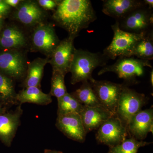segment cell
<instances>
[{"label": "cell", "instance_id": "27", "mask_svg": "<svg viewBox=\"0 0 153 153\" xmlns=\"http://www.w3.org/2000/svg\"><path fill=\"white\" fill-rule=\"evenodd\" d=\"M59 1L53 0H39L38 3L39 6L44 10H52L56 9Z\"/></svg>", "mask_w": 153, "mask_h": 153}, {"label": "cell", "instance_id": "2", "mask_svg": "<svg viewBox=\"0 0 153 153\" xmlns=\"http://www.w3.org/2000/svg\"><path fill=\"white\" fill-rule=\"evenodd\" d=\"M107 60L103 54L76 49L69 70L71 74V84L92 80L94 69L99 66H106Z\"/></svg>", "mask_w": 153, "mask_h": 153}, {"label": "cell", "instance_id": "28", "mask_svg": "<svg viewBox=\"0 0 153 153\" xmlns=\"http://www.w3.org/2000/svg\"><path fill=\"white\" fill-rule=\"evenodd\" d=\"M10 8L4 1L0 0V16L3 17L8 14Z\"/></svg>", "mask_w": 153, "mask_h": 153}, {"label": "cell", "instance_id": "11", "mask_svg": "<svg viewBox=\"0 0 153 153\" xmlns=\"http://www.w3.org/2000/svg\"><path fill=\"white\" fill-rule=\"evenodd\" d=\"M56 126L66 137L79 143H83L86 131L79 114H57Z\"/></svg>", "mask_w": 153, "mask_h": 153}, {"label": "cell", "instance_id": "31", "mask_svg": "<svg viewBox=\"0 0 153 153\" xmlns=\"http://www.w3.org/2000/svg\"><path fill=\"white\" fill-rule=\"evenodd\" d=\"M44 153H63L59 151H57L55 150H52L46 149L44 151Z\"/></svg>", "mask_w": 153, "mask_h": 153}, {"label": "cell", "instance_id": "3", "mask_svg": "<svg viewBox=\"0 0 153 153\" xmlns=\"http://www.w3.org/2000/svg\"><path fill=\"white\" fill-rule=\"evenodd\" d=\"M111 27L114 32L113 38L102 53L108 59L114 60L117 57H129L136 44L149 32L135 33L123 31L120 28L117 21Z\"/></svg>", "mask_w": 153, "mask_h": 153}, {"label": "cell", "instance_id": "15", "mask_svg": "<svg viewBox=\"0 0 153 153\" xmlns=\"http://www.w3.org/2000/svg\"><path fill=\"white\" fill-rule=\"evenodd\" d=\"M15 19L24 25L33 26L38 25L45 17V13L36 2L22 1L17 7Z\"/></svg>", "mask_w": 153, "mask_h": 153}, {"label": "cell", "instance_id": "6", "mask_svg": "<svg viewBox=\"0 0 153 153\" xmlns=\"http://www.w3.org/2000/svg\"><path fill=\"white\" fill-rule=\"evenodd\" d=\"M89 82L102 106L114 115H116L118 102L123 84L94 78Z\"/></svg>", "mask_w": 153, "mask_h": 153}, {"label": "cell", "instance_id": "8", "mask_svg": "<svg viewBox=\"0 0 153 153\" xmlns=\"http://www.w3.org/2000/svg\"><path fill=\"white\" fill-rule=\"evenodd\" d=\"M128 135L126 128L117 117L114 115L97 129L96 138L99 142L110 148L123 142Z\"/></svg>", "mask_w": 153, "mask_h": 153}, {"label": "cell", "instance_id": "32", "mask_svg": "<svg viewBox=\"0 0 153 153\" xmlns=\"http://www.w3.org/2000/svg\"><path fill=\"white\" fill-rule=\"evenodd\" d=\"M153 69L152 70V71L151 72L150 74V82L151 85H152V86L153 87Z\"/></svg>", "mask_w": 153, "mask_h": 153}, {"label": "cell", "instance_id": "30", "mask_svg": "<svg viewBox=\"0 0 153 153\" xmlns=\"http://www.w3.org/2000/svg\"><path fill=\"white\" fill-rule=\"evenodd\" d=\"M145 5L149 8L150 10H152L153 7V0H144L143 1Z\"/></svg>", "mask_w": 153, "mask_h": 153}, {"label": "cell", "instance_id": "34", "mask_svg": "<svg viewBox=\"0 0 153 153\" xmlns=\"http://www.w3.org/2000/svg\"><path fill=\"white\" fill-rule=\"evenodd\" d=\"M1 104H0V113L1 112Z\"/></svg>", "mask_w": 153, "mask_h": 153}, {"label": "cell", "instance_id": "18", "mask_svg": "<svg viewBox=\"0 0 153 153\" xmlns=\"http://www.w3.org/2000/svg\"><path fill=\"white\" fill-rule=\"evenodd\" d=\"M17 100L19 104L32 103L45 105L52 102V96L44 93L38 87L25 88L17 94Z\"/></svg>", "mask_w": 153, "mask_h": 153}, {"label": "cell", "instance_id": "4", "mask_svg": "<svg viewBox=\"0 0 153 153\" xmlns=\"http://www.w3.org/2000/svg\"><path fill=\"white\" fill-rule=\"evenodd\" d=\"M152 68L149 60H142L133 57H120L113 64L103 66L99 71V75L108 72H114L119 78L126 82H134L137 77L144 74L145 68Z\"/></svg>", "mask_w": 153, "mask_h": 153}, {"label": "cell", "instance_id": "29", "mask_svg": "<svg viewBox=\"0 0 153 153\" xmlns=\"http://www.w3.org/2000/svg\"><path fill=\"white\" fill-rule=\"evenodd\" d=\"M4 1L10 7H17L22 1L20 0H5Z\"/></svg>", "mask_w": 153, "mask_h": 153}, {"label": "cell", "instance_id": "19", "mask_svg": "<svg viewBox=\"0 0 153 153\" xmlns=\"http://www.w3.org/2000/svg\"><path fill=\"white\" fill-rule=\"evenodd\" d=\"M26 43L24 33L15 26L6 28L0 37V45L6 49H19L25 47Z\"/></svg>", "mask_w": 153, "mask_h": 153}, {"label": "cell", "instance_id": "16", "mask_svg": "<svg viewBox=\"0 0 153 153\" xmlns=\"http://www.w3.org/2000/svg\"><path fill=\"white\" fill-rule=\"evenodd\" d=\"M102 1L103 13L117 19V21L144 5L143 1L137 0H105Z\"/></svg>", "mask_w": 153, "mask_h": 153}, {"label": "cell", "instance_id": "22", "mask_svg": "<svg viewBox=\"0 0 153 153\" xmlns=\"http://www.w3.org/2000/svg\"><path fill=\"white\" fill-rule=\"evenodd\" d=\"M82 83L80 87L71 94L84 106H102L89 81H85Z\"/></svg>", "mask_w": 153, "mask_h": 153}, {"label": "cell", "instance_id": "21", "mask_svg": "<svg viewBox=\"0 0 153 153\" xmlns=\"http://www.w3.org/2000/svg\"><path fill=\"white\" fill-rule=\"evenodd\" d=\"M136 56L143 60H152L153 59V34L150 30L144 38L136 44L129 57Z\"/></svg>", "mask_w": 153, "mask_h": 153}, {"label": "cell", "instance_id": "12", "mask_svg": "<svg viewBox=\"0 0 153 153\" xmlns=\"http://www.w3.org/2000/svg\"><path fill=\"white\" fill-rule=\"evenodd\" d=\"M0 70L11 79L22 78L27 72L24 55L16 49L0 53Z\"/></svg>", "mask_w": 153, "mask_h": 153}, {"label": "cell", "instance_id": "17", "mask_svg": "<svg viewBox=\"0 0 153 153\" xmlns=\"http://www.w3.org/2000/svg\"><path fill=\"white\" fill-rule=\"evenodd\" d=\"M79 114L86 133L97 130L105 121L114 116L102 106H84Z\"/></svg>", "mask_w": 153, "mask_h": 153}, {"label": "cell", "instance_id": "26", "mask_svg": "<svg viewBox=\"0 0 153 153\" xmlns=\"http://www.w3.org/2000/svg\"><path fill=\"white\" fill-rule=\"evenodd\" d=\"M65 75L57 71H53L51 79V88L49 94L59 99L68 92L64 81Z\"/></svg>", "mask_w": 153, "mask_h": 153}, {"label": "cell", "instance_id": "25", "mask_svg": "<svg viewBox=\"0 0 153 153\" xmlns=\"http://www.w3.org/2000/svg\"><path fill=\"white\" fill-rule=\"evenodd\" d=\"M151 143L130 137L129 138H126L119 144L109 148L108 153H137L140 148Z\"/></svg>", "mask_w": 153, "mask_h": 153}, {"label": "cell", "instance_id": "20", "mask_svg": "<svg viewBox=\"0 0 153 153\" xmlns=\"http://www.w3.org/2000/svg\"><path fill=\"white\" fill-rule=\"evenodd\" d=\"M49 60L48 58L38 57L29 64L27 71V76L24 82L25 88H40L44 67L47 63H49Z\"/></svg>", "mask_w": 153, "mask_h": 153}, {"label": "cell", "instance_id": "33", "mask_svg": "<svg viewBox=\"0 0 153 153\" xmlns=\"http://www.w3.org/2000/svg\"><path fill=\"white\" fill-rule=\"evenodd\" d=\"M3 17L0 16V30L1 29L2 27Z\"/></svg>", "mask_w": 153, "mask_h": 153}, {"label": "cell", "instance_id": "24", "mask_svg": "<svg viewBox=\"0 0 153 153\" xmlns=\"http://www.w3.org/2000/svg\"><path fill=\"white\" fill-rule=\"evenodd\" d=\"M57 114L70 113L79 114L84 106L71 94L68 93L57 100Z\"/></svg>", "mask_w": 153, "mask_h": 153}, {"label": "cell", "instance_id": "23", "mask_svg": "<svg viewBox=\"0 0 153 153\" xmlns=\"http://www.w3.org/2000/svg\"><path fill=\"white\" fill-rule=\"evenodd\" d=\"M13 79L0 73V101L7 105L18 103Z\"/></svg>", "mask_w": 153, "mask_h": 153}, {"label": "cell", "instance_id": "9", "mask_svg": "<svg viewBox=\"0 0 153 153\" xmlns=\"http://www.w3.org/2000/svg\"><path fill=\"white\" fill-rule=\"evenodd\" d=\"M74 38L68 36L60 41L51 55L49 63L53 71H57L64 75L69 72L71 62L76 49L74 45Z\"/></svg>", "mask_w": 153, "mask_h": 153}, {"label": "cell", "instance_id": "10", "mask_svg": "<svg viewBox=\"0 0 153 153\" xmlns=\"http://www.w3.org/2000/svg\"><path fill=\"white\" fill-rule=\"evenodd\" d=\"M32 41L35 49L49 56L60 42L52 25L42 23L34 30Z\"/></svg>", "mask_w": 153, "mask_h": 153}, {"label": "cell", "instance_id": "1", "mask_svg": "<svg viewBox=\"0 0 153 153\" xmlns=\"http://www.w3.org/2000/svg\"><path fill=\"white\" fill-rule=\"evenodd\" d=\"M53 18L69 36L74 38L97 19L89 0L59 1Z\"/></svg>", "mask_w": 153, "mask_h": 153}, {"label": "cell", "instance_id": "13", "mask_svg": "<svg viewBox=\"0 0 153 153\" xmlns=\"http://www.w3.org/2000/svg\"><path fill=\"white\" fill-rule=\"evenodd\" d=\"M152 108L141 110L132 117L129 122L127 130L131 137L143 140L149 132H153Z\"/></svg>", "mask_w": 153, "mask_h": 153}, {"label": "cell", "instance_id": "5", "mask_svg": "<svg viewBox=\"0 0 153 153\" xmlns=\"http://www.w3.org/2000/svg\"><path fill=\"white\" fill-rule=\"evenodd\" d=\"M147 100V97L144 94L138 93L124 85L116 115L126 128L132 117L141 110Z\"/></svg>", "mask_w": 153, "mask_h": 153}, {"label": "cell", "instance_id": "7", "mask_svg": "<svg viewBox=\"0 0 153 153\" xmlns=\"http://www.w3.org/2000/svg\"><path fill=\"white\" fill-rule=\"evenodd\" d=\"M153 21L152 10L144 4L117 21L122 30L130 33H140L149 31V29L153 25Z\"/></svg>", "mask_w": 153, "mask_h": 153}, {"label": "cell", "instance_id": "14", "mask_svg": "<svg viewBox=\"0 0 153 153\" xmlns=\"http://www.w3.org/2000/svg\"><path fill=\"white\" fill-rule=\"evenodd\" d=\"M22 105L13 112L0 114V138L7 146H10L20 125L22 114Z\"/></svg>", "mask_w": 153, "mask_h": 153}]
</instances>
